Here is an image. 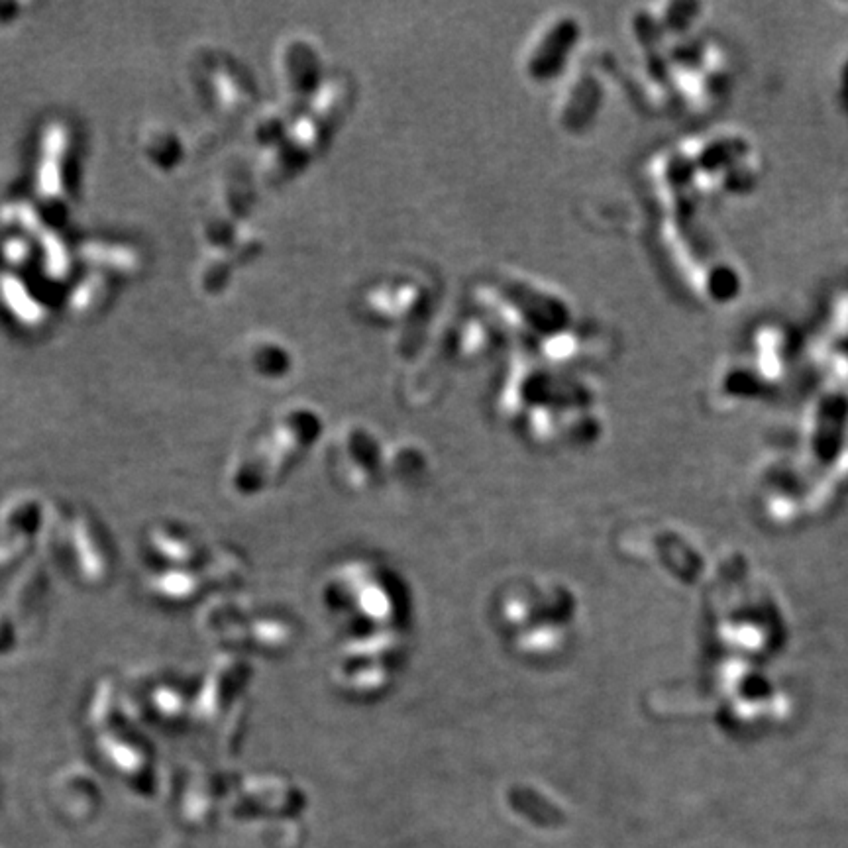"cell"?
Listing matches in <instances>:
<instances>
[{"label": "cell", "mask_w": 848, "mask_h": 848, "mask_svg": "<svg viewBox=\"0 0 848 848\" xmlns=\"http://www.w3.org/2000/svg\"><path fill=\"white\" fill-rule=\"evenodd\" d=\"M823 362L827 364L833 377L841 381L848 379V334H841L837 340L827 344Z\"/></svg>", "instance_id": "obj_7"}, {"label": "cell", "mask_w": 848, "mask_h": 848, "mask_svg": "<svg viewBox=\"0 0 848 848\" xmlns=\"http://www.w3.org/2000/svg\"><path fill=\"white\" fill-rule=\"evenodd\" d=\"M841 85H843V93H845V99L848 101V61L845 63V67H843V75H841Z\"/></svg>", "instance_id": "obj_8"}, {"label": "cell", "mask_w": 848, "mask_h": 848, "mask_svg": "<svg viewBox=\"0 0 848 848\" xmlns=\"http://www.w3.org/2000/svg\"><path fill=\"white\" fill-rule=\"evenodd\" d=\"M689 279L695 291L715 307H725L741 297V271L725 258H709L705 264L691 271Z\"/></svg>", "instance_id": "obj_5"}, {"label": "cell", "mask_w": 848, "mask_h": 848, "mask_svg": "<svg viewBox=\"0 0 848 848\" xmlns=\"http://www.w3.org/2000/svg\"><path fill=\"white\" fill-rule=\"evenodd\" d=\"M703 6L697 2H666L656 6V12L652 14L658 30L662 32L664 40L674 38L682 40L689 34L697 20L701 18Z\"/></svg>", "instance_id": "obj_6"}, {"label": "cell", "mask_w": 848, "mask_h": 848, "mask_svg": "<svg viewBox=\"0 0 848 848\" xmlns=\"http://www.w3.org/2000/svg\"><path fill=\"white\" fill-rule=\"evenodd\" d=\"M750 364L764 383L784 379L794 360V340L790 330L778 322H766L752 332Z\"/></svg>", "instance_id": "obj_4"}, {"label": "cell", "mask_w": 848, "mask_h": 848, "mask_svg": "<svg viewBox=\"0 0 848 848\" xmlns=\"http://www.w3.org/2000/svg\"><path fill=\"white\" fill-rule=\"evenodd\" d=\"M650 185L666 211V218L695 216L701 195L695 171L684 146L666 148L650 161Z\"/></svg>", "instance_id": "obj_2"}, {"label": "cell", "mask_w": 848, "mask_h": 848, "mask_svg": "<svg viewBox=\"0 0 848 848\" xmlns=\"http://www.w3.org/2000/svg\"><path fill=\"white\" fill-rule=\"evenodd\" d=\"M578 36V22L570 16H564L556 22H548L536 42H532V48L527 55L530 77H534V81H546V77L556 75L572 52Z\"/></svg>", "instance_id": "obj_3"}, {"label": "cell", "mask_w": 848, "mask_h": 848, "mask_svg": "<svg viewBox=\"0 0 848 848\" xmlns=\"http://www.w3.org/2000/svg\"><path fill=\"white\" fill-rule=\"evenodd\" d=\"M695 171L697 191L703 197H744L762 177L754 142L735 128L707 132L684 144Z\"/></svg>", "instance_id": "obj_1"}]
</instances>
